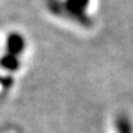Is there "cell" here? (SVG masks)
<instances>
[{
	"mask_svg": "<svg viewBox=\"0 0 133 133\" xmlns=\"http://www.w3.org/2000/svg\"><path fill=\"white\" fill-rule=\"evenodd\" d=\"M116 133H133V124L127 115H119L116 119Z\"/></svg>",
	"mask_w": 133,
	"mask_h": 133,
	"instance_id": "3957f363",
	"label": "cell"
},
{
	"mask_svg": "<svg viewBox=\"0 0 133 133\" xmlns=\"http://www.w3.org/2000/svg\"><path fill=\"white\" fill-rule=\"evenodd\" d=\"M25 47H26V42H25V38L20 35V33H11L8 36V41H6V48H8V52L12 56H19L24 52Z\"/></svg>",
	"mask_w": 133,
	"mask_h": 133,
	"instance_id": "7a4b0ae2",
	"label": "cell"
},
{
	"mask_svg": "<svg viewBox=\"0 0 133 133\" xmlns=\"http://www.w3.org/2000/svg\"><path fill=\"white\" fill-rule=\"evenodd\" d=\"M91 3L92 0H46V6L51 14L58 17L89 27L92 25Z\"/></svg>",
	"mask_w": 133,
	"mask_h": 133,
	"instance_id": "6da1fadb",
	"label": "cell"
},
{
	"mask_svg": "<svg viewBox=\"0 0 133 133\" xmlns=\"http://www.w3.org/2000/svg\"><path fill=\"white\" fill-rule=\"evenodd\" d=\"M0 65L3 66L6 70H11V71H16L20 66V62L16 56H12L8 53L6 56H3L0 58Z\"/></svg>",
	"mask_w": 133,
	"mask_h": 133,
	"instance_id": "277c9868",
	"label": "cell"
}]
</instances>
